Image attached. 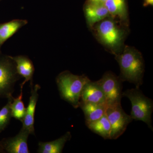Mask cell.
Segmentation results:
<instances>
[{"mask_svg":"<svg viewBox=\"0 0 153 153\" xmlns=\"http://www.w3.org/2000/svg\"><path fill=\"white\" fill-rule=\"evenodd\" d=\"M83 10L86 22L91 29L97 23L110 16L107 9L103 4L85 2Z\"/></svg>","mask_w":153,"mask_h":153,"instance_id":"cell-10","label":"cell"},{"mask_svg":"<svg viewBox=\"0 0 153 153\" xmlns=\"http://www.w3.org/2000/svg\"><path fill=\"white\" fill-rule=\"evenodd\" d=\"M107 0H86V2H92L97 3V4H103L106 2Z\"/></svg>","mask_w":153,"mask_h":153,"instance_id":"cell-20","label":"cell"},{"mask_svg":"<svg viewBox=\"0 0 153 153\" xmlns=\"http://www.w3.org/2000/svg\"><path fill=\"white\" fill-rule=\"evenodd\" d=\"M71 138L70 131H68L57 139L52 141L42 142L38 143L37 152L39 153H61L63 152L65 144Z\"/></svg>","mask_w":153,"mask_h":153,"instance_id":"cell-14","label":"cell"},{"mask_svg":"<svg viewBox=\"0 0 153 153\" xmlns=\"http://www.w3.org/2000/svg\"><path fill=\"white\" fill-rule=\"evenodd\" d=\"M10 56L16 63L17 73L25 78V80L20 85L21 88H23L26 82L29 81H30L31 86L33 85V76L35 68L33 62L28 57L23 55Z\"/></svg>","mask_w":153,"mask_h":153,"instance_id":"cell-12","label":"cell"},{"mask_svg":"<svg viewBox=\"0 0 153 153\" xmlns=\"http://www.w3.org/2000/svg\"><path fill=\"white\" fill-rule=\"evenodd\" d=\"M16 65L9 55L0 52V98L12 96L16 82L20 79Z\"/></svg>","mask_w":153,"mask_h":153,"instance_id":"cell-5","label":"cell"},{"mask_svg":"<svg viewBox=\"0 0 153 153\" xmlns=\"http://www.w3.org/2000/svg\"><path fill=\"white\" fill-rule=\"evenodd\" d=\"M144 7H148L149 6H153V0H144Z\"/></svg>","mask_w":153,"mask_h":153,"instance_id":"cell-21","label":"cell"},{"mask_svg":"<svg viewBox=\"0 0 153 153\" xmlns=\"http://www.w3.org/2000/svg\"><path fill=\"white\" fill-rule=\"evenodd\" d=\"M90 80L85 75H75L68 71L61 72L56 79L60 97L75 108L79 107L82 89Z\"/></svg>","mask_w":153,"mask_h":153,"instance_id":"cell-3","label":"cell"},{"mask_svg":"<svg viewBox=\"0 0 153 153\" xmlns=\"http://www.w3.org/2000/svg\"><path fill=\"white\" fill-rule=\"evenodd\" d=\"M4 152L2 147L1 145V141H0V153H2Z\"/></svg>","mask_w":153,"mask_h":153,"instance_id":"cell-22","label":"cell"},{"mask_svg":"<svg viewBox=\"0 0 153 153\" xmlns=\"http://www.w3.org/2000/svg\"><path fill=\"white\" fill-rule=\"evenodd\" d=\"M86 125L90 130L104 139H111V126L106 114H105L97 120Z\"/></svg>","mask_w":153,"mask_h":153,"instance_id":"cell-17","label":"cell"},{"mask_svg":"<svg viewBox=\"0 0 153 153\" xmlns=\"http://www.w3.org/2000/svg\"><path fill=\"white\" fill-rule=\"evenodd\" d=\"M1 1V0H0V1Z\"/></svg>","mask_w":153,"mask_h":153,"instance_id":"cell-23","label":"cell"},{"mask_svg":"<svg viewBox=\"0 0 153 153\" xmlns=\"http://www.w3.org/2000/svg\"><path fill=\"white\" fill-rule=\"evenodd\" d=\"M31 87V96L28 106L26 108L25 117L22 122V127L27 130L30 134H34L35 113L39 97L38 91L41 88V86L38 84H36L35 86L32 85Z\"/></svg>","mask_w":153,"mask_h":153,"instance_id":"cell-9","label":"cell"},{"mask_svg":"<svg viewBox=\"0 0 153 153\" xmlns=\"http://www.w3.org/2000/svg\"><path fill=\"white\" fill-rule=\"evenodd\" d=\"M13 95L7 98V104L0 110V133L3 131L8 126L11 118L10 104L13 100Z\"/></svg>","mask_w":153,"mask_h":153,"instance_id":"cell-19","label":"cell"},{"mask_svg":"<svg viewBox=\"0 0 153 153\" xmlns=\"http://www.w3.org/2000/svg\"><path fill=\"white\" fill-rule=\"evenodd\" d=\"M111 17L127 23L128 13L125 0H107L104 4Z\"/></svg>","mask_w":153,"mask_h":153,"instance_id":"cell-16","label":"cell"},{"mask_svg":"<svg viewBox=\"0 0 153 153\" xmlns=\"http://www.w3.org/2000/svg\"><path fill=\"white\" fill-rule=\"evenodd\" d=\"M80 102L106 105V100L101 88L97 82L88 81L83 87Z\"/></svg>","mask_w":153,"mask_h":153,"instance_id":"cell-11","label":"cell"},{"mask_svg":"<svg viewBox=\"0 0 153 153\" xmlns=\"http://www.w3.org/2000/svg\"><path fill=\"white\" fill-rule=\"evenodd\" d=\"M107 106L106 105L80 102L79 107L85 116V124L95 121L104 115Z\"/></svg>","mask_w":153,"mask_h":153,"instance_id":"cell-13","label":"cell"},{"mask_svg":"<svg viewBox=\"0 0 153 153\" xmlns=\"http://www.w3.org/2000/svg\"><path fill=\"white\" fill-rule=\"evenodd\" d=\"M105 114L111 126V139L118 138L133 120L130 115L125 112L121 104L107 105Z\"/></svg>","mask_w":153,"mask_h":153,"instance_id":"cell-7","label":"cell"},{"mask_svg":"<svg viewBox=\"0 0 153 153\" xmlns=\"http://www.w3.org/2000/svg\"><path fill=\"white\" fill-rule=\"evenodd\" d=\"M27 23L26 20L15 19L0 24V52L3 44Z\"/></svg>","mask_w":153,"mask_h":153,"instance_id":"cell-15","label":"cell"},{"mask_svg":"<svg viewBox=\"0 0 153 153\" xmlns=\"http://www.w3.org/2000/svg\"><path fill=\"white\" fill-rule=\"evenodd\" d=\"M30 134L29 132L22 127L16 135L4 139L1 141L4 151L9 153H29L28 139Z\"/></svg>","mask_w":153,"mask_h":153,"instance_id":"cell-8","label":"cell"},{"mask_svg":"<svg viewBox=\"0 0 153 153\" xmlns=\"http://www.w3.org/2000/svg\"><path fill=\"white\" fill-rule=\"evenodd\" d=\"M115 58L120 67L119 77L122 82L128 81L140 88L143 83L144 62L141 53L133 47L124 46Z\"/></svg>","mask_w":153,"mask_h":153,"instance_id":"cell-1","label":"cell"},{"mask_svg":"<svg viewBox=\"0 0 153 153\" xmlns=\"http://www.w3.org/2000/svg\"><path fill=\"white\" fill-rule=\"evenodd\" d=\"M92 30L98 41L114 55L122 50L126 31L114 18L110 16L94 25Z\"/></svg>","mask_w":153,"mask_h":153,"instance_id":"cell-2","label":"cell"},{"mask_svg":"<svg viewBox=\"0 0 153 153\" xmlns=\"http://www.w3.org/2000/svg\"><path fill=\"white\" fill-rule=\"evenodd\" d=\"M123 97H127L131 102L130 116L132 119L143 122L153 131L152 120L153 110L152 100L146 96L138 87L125 91L123 92Z\"/></svg>","mask_w":153,"mask_h":153,"instance_id":"cell-4","label":"cell"},{"mask_svg":"<svg viewBox=\"0 0 153 153\" xmlns=\"http://www.w3.org/2000/svg\"><path fill=\"white\" fill-rule=\"evenodd\" d=\"M11 116L17 120L23 121L26 108L23 101V88H21V93L16 98H13L10 104Z\"/></svg>","mask_w":153,"mask_h":153,"instance_id":"cell-18","label":"cell"},{"mask_svg":"<svg viewBox=\"0 0 153 153\" xmlns=\"http://www.w3.org/2000/svg\"><path fill=\"white\" fill-rule=\"evenodd\" d=\"M97 82L101 88L107 105L121 104L123 97L122 82L111 71L105 73Z\"/></svg>","mask_w":153,"mask_h":153,"instance_id":"cell-6","label":"cell"}]
</instances>
